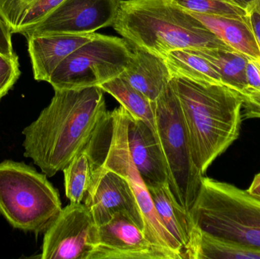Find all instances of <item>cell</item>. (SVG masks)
<instances>
[{
	"instance_id": "16",
	"label": "cell",
	"mask_w": 260,
	"mask_h": 259,
	"mask_svg": "<svg viewBox=\"0 0 260 259\" xmlns=\"http://www.w3.org/2000/svg\"><path fill=\"white\" fill-rule=\"evenodd\" d=\"M133 58L120 76L151 101L157 100L172 76L164 58L131 46Z\"/></svg>"
},
{
	"instance_id": "15",
	"label": "cell",
	"mask_w": 260,
	"mask_h": 259,
	"mask_svg": "<svg viewBox=\"0 0 260 259\" xmlns=\"http://www.w3.org/2000/svg\"><path fill=\"white\" fill-rule=\"evenodd\" d=\"M95 32L84 34H58L30 36L27 41L34 78L48 82L59 64L95 36Z\"/></svg>"
},
{
	"instance_id": "14",
	"label": "cell",
	"mask_w": 260,
	"mask_h": 259,
	"mask_svg": "<svg viewBox=\"0 0 260 259\" xmlns=\"http://www.w3.org/2000/svg\"><path fill=\"white\" fill-rule=\"evenodd\" d=\"M126 137L132 159L147 187L168 183V170L157 134L128 111Z\"/></svg>"
},
{
	"instance_id": "29",
	"label": "cell",
	"mask_w": 260,
	"mask_h": 259,
	"mask_svg": "<svg viewBox=\"0 0 260 259\" xmlns=\"http://www.w3.org/2000/svg\"><path fill=\"white\" fill-rule=\"evenodd\" d=\"M249 19L260 47V15L255 9H253L249 14Z\"/></svg>"
},
{
	"instance_id": "9",
	"label": "cell",
	"mask_w": 260,
	"mask_h": 259,
	"mask_svg": "<svg viewBox=\"0 0 260 259\" xmlns=\"http://www.w3.org/2000/svg\"><path fill=\"white\" fill-rule=\"evenodd\" d=\"M99 242V226L85 204L62 208L44 234L43 259H89Z\"/></svg>"
},
{
	"instance_id": "20",
	"label": "cell",
	"mask_w": 260,
	"mask_h": 259,
	"mask_svg": "<svg viewBox=\"0 0 260 259\" xmlns=\"http://www.w3.org/2000/svg\"><path fill=\"white\" fill-rule=\"evenodd\" d=\"M260 259V252L214 237L196 227L183 259Z\"/></svg>"
},
{
	"instance_id": "26",
	"label": "cell",
	"mask_w": 260,
	"mask_h": 259,
	"mask_svg": "<svg viewBox=\"0 0 260 259\" xmlns=\"http://www.w3.org/2000/svg\"><path fill=\"white\" fill-rule=\"evenodd\" d=\"M243 97L242 119L260 118V92L246 91Z\"/></svg>"
},
{
	"instance_id": "23",
	"label": "cell",
	"mask_w": 260,
	"mask_h": 259,
	"mask_svg": "<svg viewBox=\"0 0 260 259\" xmlns=\"http://www.w3.org/2000/svg\"><path fill=\"white\" fill-rule=\"evenodd\" d=\"M100 88L104 92L112 95L132 117L145 122L155 132L154 101H151L120 76L103 84Z\"/></svg>"
},
{
	"instance_id": "11",
	"label": "cell",
	"mask_w": 260,
	"mask_h": 259,
	"mask_svg": "<svg viewBox=\"0 0 260 259\" xmlns=\"http://www.w3.org/2000/svg\"><path fill=\"white\" fill-rule=\"evenodd\" d=\"M98 226L108 223L117 213L131 219L144 231L143 217L129 182L120 175L101 167L94 173L85 199Z\"/></svg>"
},
{
	"instance_id": "13",
	"label": "cell",
	"mask_w": 260,
	"mask_h": 259,
	"mask_svg": "<svg viewBox=\"0 0 260 259\" xmlns=\"http://www.w3.org/2000/svg\"><path fill=\"white\" fill-rule=\"evenodd\" d=\"M112 131V117L108 112L86 144L62 170L66 196L72 203H82L85 200L93 176L106 158Z\"/></svg>"
},
{
	"instance_id": "3",
	"label": "cell",
	"mask_w": 260,
	"mask_h": 259,
	"mask_svg": "<svg viewBox=\"0 0 260 259\" xmlns=\"http://www.w3.org/2000/svg\"><path fill=\"white\" fill-rule=\"evenodd\" d=\"M112 27L130 45L162 58L178 50H232L174 0H120Z\"/></svg>"
},
{
	"instance_id": "19",
	"label": "cell",
	"mask_w": 260,
	"mask_h": 259,
	"mask_svg": "<svg viewBox=\"0 0 260 259\" xmlns=\"http://www.w3.org/2000/svg\"><path fill=\"white\" fill-rule=\"evenodd\" d=\"M63 0H0V19L11 33L24 35Z\"/></svg>"
},
{
	"instance_id": "22",
	"label": "cell",
	"mask_w": 260,
	"mask_h": 259,
	"mask_svg": "<svg viewBox=\"0 0 260 259\" xmlns=\"http://www.w3.org/2000/svg\"><path fill=\"white\" fill-rule=\"evenodd\" d=\"M171 76L186 78L203 83L221 84V79L210 63L192 50L170 52L164 58Z\"/></svg>"
},
{
	"instance_id": "6",
	"label": "cell",
	"mask_w": 260,
	"mask_h": 259,
	"mask_svg": "<svg viewBox=\"0 0 260 259\" xmlns=\"http://www.w3.org/2000/svg\"><path fill=\"white\" fill-rule=\"evenodd\" d=\"M155 132L168 174V185L179 204L189 212L204 175L192 159L181 107L171 82L154 101Z\"/></svg>"
},
{
	"instance_id": "24",
	"label": "cell",
	"mask_w": 260,
	"mask_h": 259,
	"mask_svg": "<svg viewBox=\"0 0 260 259\" xmlns=\"http://www.w3.org/2000/svg\"><path fill=\"white\" fill-rule=\"evenodd\" d=\"M186 10L194 13L247 18L249 14L231 0H174Z\"/></svg>"
},
{
	"instance_id": "7",
	"label": "cell",
	"mask_w": 260,
	"mask_h": 259,
	"mask_svg": "<svg viewBox=\"0 0 260 259\" xmlns=\"http://www.w3.org/2000/svg\"><path fill=\"white\" fill-rule=\"evenodd\" d=\"M133 58L124 38L96 33L56 68L48 83L54 90L100 87L120 77Z\"/></svg>"
},
{
	"instance_id": "32",
	"label": "cell",
	"mask_w": 260,
	"mask_h": 259,
	"mask_svg": "<svg viewBox=\"0 0 260 259\" xmlns=\"http://www.w3.org/2000/svg\"><path fill=\"white\" fill-rule=\"evenodd\" d=\"M254 9L260 15V0H257V3H256V6H255Z\"/></svg>"
},
{
	"instance_id": "5",
	"label": "cell",
	"mask_w": 260,
	"mask_h": 259,
	"mask_svg": "<svg viewBox=\"0 0 260 259\" xmlns=\"http://www.w3.org/2000/svg\"><path fill=\"white\" fill-rule=\"evenodd\" d=\"M61 210L59 193L47 175L23 163H0V212L13 228L46 231Z\"/></svg>"
},
{
	"instance_id": "4",
	"label": "cell",
	"mask_w": 260,
	"mask_h": 259,
	"mask_svg": "<svg viewBox=\"0 0 260 259\" xmlns=\"http://www.w3.org/2000/svg\"><path fill=\"white\" fill-rule=\"evenodd\" d=\"M189 213L200 231L260 252V198L247 190L203 176Z\"/></svg>"
},
{
	"instance_id": "10",
	"label": "cell",
	"mask_w": 260,
	"mask_h": 259,
	"mask_svg": "<svg viewBox=\"0 0 260 259\" xmlns=\"http://www.w3.org/2000/svg\"><path fill=\"white\" fill-rule=\"evenodd\" d=\"M120 0H63L42 21L24 33L30 36L84 34L113 25Z\"/></svg>"
},
{
	"instance_id": "27",
	"label": "cell",
	"mask_w": 260,
	"mask_h": 259,
	"mask_svg": "<svg viewBox=\"0 0 260 259\" xmlns=\"http://www.w3.org/2000/svg\"><path fill=\"white\" fill-rule=\"evenodd\" d=\"M246 78L248 85L247 91L260 92V62L248 59L246 67Z\"/></svg>"
},
{
	"instance_id": "1",
	"label": "cell",
	"mask_w": 260,
	"mask_h": 259,
	"mask_svg": "<svg viewBox=\"0 0 260 259\" xmlns=\"http://www.w3.org/2000/svg\"><path fill=\"white\" fill-rule=\"evenodd\" d=\"M54 91L50 104L22 132L24 156L48 177L65 169L109 112L100 87Z\"/></svg>"
},
{
	"instance_id": "30",
	"label": "cell",
	"mask_w": 260,
	"mask_h": 259,
	"mask_svg": "<svg viewBox=\"0 0 260 259\" xmlns=\"http://www.w3.org/2000/svg\"><path fill=\"white\" fill-rule=\"evenodd\" d=\"M234 4L250 14L255 9L257 0H231Z\"/></svg>"
},
{
	"instance_id": "2",
	"label": "cell",
	"mask_w": 260,
	"mask_h": 259,
	"mask_svg": "<svg viewBox=\"0 0 260 259\" xmlns=\"http://www.w3.org/2000/svg\"><path fill=\"white\" fill-rule=\"evenodd\" d=\"M187 129L192 159L203 175L240 135L243 97L221 84L203 83L173 76Z\"/></svg>"
},
{
	"instance_id": "8",
	"label": "cell",
	"mask_w": 260,
	"mask_h": 259,
	"mask_svg": "<svg viewBox=\"0 0 260 259\" xmlns=\"http://www.w3.org/2000/svg\"><path fill=\"white\" fill-rule=\"evenodd\" d=\"M111 113L113 131L109 149L102 167L121 176L129 182L143 217L144 232L154 246L183 259V249L164 226L154 208L146 184L139 174L130 155L126 137L127 110L123 106Z\"/></svg>"
},
{
	"instance_id": "18",
	"label": "cell",
	"mask_w": 260,
	"mask_h": 259,
	"mask_svg": "<svg viewBox=\"0 0 260 259\" xmlns=\"http://www.w3.org/2000/svg\"><path fill=\"white\" fill-rule=\"evenodd\" d=\"M148 190L162 224L180 245L183 255L196 228L190 213L177 202L168 183L148 187Z\"/></svg>"
},
{
	"instance_id": "25",
	"label": "cell",
	"mask_w": 260,
	"mask_h": 259,
	"mask_svg": "<svg viewBox=\"0 0 260 259\" xmlns=\"http://www.w3.org/2000/svg\"><path fill=\"white\" fill-rule=\"evenodd\" d=\"M21 75L18 58L0 53V100L12 89Z\"/></svg>"
},
{
	"instance_id": "28",
	"label": "cell",
	"mask_w": 260,
	"mask_h": 259,
	"mask_svg": "<svg viewBox=\"0 0 260 259\" xmlns=\"http://www.w3.org/2000/svg\"><path fill=\"white\" fill-rule=\"evenodd\" d=\"M0 53L10 58H18L12 46V33L0 19Z\"/></svg>"
},
{
	"instance_id": "31",
	"label": "cell",
	"mask_w": 260,
	"mask_h": 259,
	"mask_svg": "<svg viewBox=\"0 0 260 259\" xmlns=\"http://www.w3.org/2000/svg\"><path fill=\"white\" fill-rule=\"evenodd\" d=\"M247 191H248L250 194L260 198V173H258V174L255 176L251 185H250V188L247 190Z\"/></svg>"
},
{
	"instance_id": "17",
	"label": "cell",
	"mask_w": 260,
	"mask_h": 259,
	"mask_svg": "<svg viewBox=\"0 0 260 259\" xmlns=\"http://www.w3.org/2000/svg\"><path fill=\"white\" fill-rule=\"evenodd\" d=\"M190 13L234 51L260 62V47L249 16L247 18H241Z\"/></svg>"
},
{
	"instance_id": "12",
	"label": "cell",
	"mask_w": 260,
	"mask_h": 259,
	"mask_svg": "<svg viewBox=\"0 0 260 259\" xmlns=\"http://www.w3.org/2000/svg\"><path fill=\"white\" fill-rule=\"evenodd\" d=\"M89 259H174L148 240L127 216L117 213L99 227V242Z\"/></svg>"
},
{
	"instance_id": "21",
	"label": "cell",
	"mask_w": 260,
	"mask_h": 259,
	"mask_svg": "<svg viewBox=\"0 0 260 259\" xmlns=\"http://www.w3.org/2000/svg\"><path fill=\"white\" fill-rule=\"evenodd\" d=\"M213 67L223 85L243 94L247 91L246 67L248 58L238 52L223 49L192 50Z\"/></svg>"
}]
</instances>
